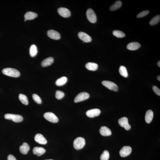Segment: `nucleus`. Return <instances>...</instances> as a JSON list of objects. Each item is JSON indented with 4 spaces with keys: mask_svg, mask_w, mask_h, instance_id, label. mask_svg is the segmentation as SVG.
<instances>
[{
    "mask_svg": "<svg viewBox=\"0 0 160 160\" xmlns=\"http://www.w3.org/2000/svg\"><path fill=\"white\" fill-rule=\"evenodd\" d=\"M100 132L101 135L104 136H110L112 134V132L110 129L106 126L101 127Z\"/></svg>",
    "mask_w": 160,
    "mask_h": 160,
    "instance_id": "obj_17",
    "label": "nucleus"
},
{
    "mask_svg": "<svg viewBox=\"0 0 160 160\" xmlns=\"http://www.w3.org/2000/svg\"><path fill=\"white\" fill-rule=\"evenodd\" d=\"M90 97L89 93L85 92H83L79 94L75 97L74 101L77 103L85 101L88 99Z\"/></svg>",
    "mask_w": 160,
    "mask_h": 160,
    "instance_id": "obj_7",
    "label": "nucleus"
},
{
    "mask_svg": "<svg viewBox=\"0 0 160 160\" xmlns=\"http://www.w3.org/2000/svg\"><path fill=\"white\" fill-rule=\"evenodd\" d=\"M122 5V2L120 1H117L114 4L110 7V9L111 11H115L117 10Z\"/></svg>",
    "mask_w": 160,
    "mask_h": 160,
    "instance_id": "obj_24",
    "label": "nucleus"
},
{
    "mask_svg": "<svg viewBox=\"0 0 160 160\" xmlns=\"http://www.w3.org/2000/svg\"><path fill=\"white\" fill-rule=\"evenodd\" d=\"M7 160H16L15 157L13 155H9L7 157Z\"/></svg>",
    "mask_w": 160,
    "mask_h": 160,
    "instance_id": "obj_35",
    "label": "nucleus"
},
{
    "mask_svg": "<svg viewBox=\"0 0 160 160\" xmlns=\"http://www.w3.org/2000/svg\"><path fill=\"white\" fill-rule=\"evenodd\" d=\"M119 72L121 75L125 77H127L128 76L127 70L126 67L123 66H121L119 69Z\"/></svg>",
    "mask_w": 160,
    "mask_h": 160,
    "instance_id": "obj_25",
    "label": "nucleus"
},
{
    "mask_svg": "<svg viewBox=\"0 0 160 160\" xmlns=\"http://www.w3.org/2000/svg\"><path fill=\"white\" fill-rule=\"evenodd\" d=\"M101 113V110L99 109H94L87 111L86 114L87 116L89 118H93L98 116Z\"/></svg>",
    "mask_w": 160,
    "mask_h": 160,
    "instance_id": "obj_13",
    "label": "nucleus"
},
{
    "mask_svg": "<svg viewBox=\"0 0 160 160\" xmlns=\"http://www.w3.org/2000/svg\"><path fill=\"white\" fill-rule=\"evenodd\" d=\"M53 160L52 159H48V160Z\"/></svg>",
    "mask_w": 160,
    "mask_h": 160,
    "instance_id": "obj_39",
    "label": "nucleus"
},
{
    "mask_svg": "<svg viewBox=\"0 0 160 160\" xmlns=\"http://www.w3.org/2000/svg\"><path fill=\"white\" fill-rule=\"evenodd\" d=\"M160 20V16L159 15H156L150 21L149 24L151 25H154L157 24L159 22Z\"/></svg>",
    "mask_w": 160,
    "mask_h": 160,
    "instance_id": "obj_28",
    "label": "nucleus"
},
{
    "mask_svg": "<svg viewBox=\"0 0 160 160\" xmlns=\"http://www.w3.org/2000/svg\"><path fill=\"white\" fill-rule=\"evenodd\" d=\"M157 65H158V67H160V61H159L158 62Z\"/></svg>",
    "mask_w": 160,
    "mask_h": 160,
    "instance_id": "obj_36",
    "label": "nucleus"
},
{
    "mask_svg": "<svg viewBox=\"0 0 160 160\" xmlns=\"http://www.w3.org/2000/svg\"><path fill=\"white\" fill-rule=\"evenodd\" d=\"M153 88L154 92L156 94L160 96V90L157 87L155 86H154L153 87Z\"/></svg>",
    "mask_w": 160,
    "mask_h": 160,
    "instance_id": "obj_34",
    "label": "nucleus"
},
{
    "mask_svg": "<svg viewBox=\"0 0 160 160\" xmlns=\"http://www.w3.org/2000/svg\"><path fill=\"white\" fill-rule=\"evenodd\" d=\"M85 67L90 71H95L98 68V65L96 63L89 62L86 64Z\"/></svg>",
    "mask_w": 160,
    "mask_h": 160,
    "instance_id": "obj_20",
    "label": "nucleus"
},
{
    "mask_svg": "<svg viewBox=\"0 0 160 160\" xmlns=\"http://www.w3.org/2000/svg\"><path fill=\"white\" fill-rule=\"evenodd\" d=\"M132 151V148L130 146H124L120 150V154L121 157H125L130 155Z\"/></svg>",
    "mask_w": 160,
    "mask_h": 160,
    "instance_id": "obj_10",
    "label": "nucleus"
},
{
    "mask_svg": "<svg viewBox=\"0 0 160 160\" xmlns=\"http://www.w3.org/2000/svg\"><path fill=\"white\" fill-rule=\"evenodd\" d=\"M86 14L87 19L90 22L93 23L96 22L97 20L96 15L92 9L89 8L88 9Z\"/></svg>",
    "mask_w": 160,
    "mask_h": 160,
    "instance_id": "obj_4",
    "label": "nucleus"
},
{
    "mask_svg": "<svg viewBox=\"0 0 160 160\" xmlns=\"http://www.w3.org/2000/svg\"><path fill=\"white\" fill-rule=\"evenodd\" d=\"M26 20H27L26 19H25V20H24V21H26Z\"/></svg>",
    "mask_w": 160,
    "mask_h": 160,
    "instance_id": "obj_38",
    "label": "nucleus"
},
{
    "mask_svg": "<svg viewBox=\"0 0 160 160\" xmlns=\"http://www.w3.org/2000/svg\"><path fill=\"white\" fill-rule=\"evenodd\" d=\"M47 34L49 37L52 39L58 40L60 38V35L59 33L54 30H48Z\"/></svg>",
    "mask_w": 160,
    "mask_h": 160,
    "instance_id": "obj_11",
    "label": "nucleus"
},
{
    "mask_svg": "<svg viewBox=\"0 0 160 160\" xmlns=\"http://www.w3.org/2000/svg\"><path fill=\"white\" fill-rule=\"evenodd\" d=\"M38 16V14L36 13L32 12H28L25 14L24 17L26 20H32Z\"/></svg>",
    "mask_w": 160,
    "mask_h": 160,
    "instance_id": "obj_22",
    "label": "nucleus"
},
{
    "mask_svg": "<svg viewBox=\"0 0 160 160\" xmlns=\"http://www.w3.org/2000/svg\"><path fill=\"white\" fill-rule=\"evenodd\" d=\"M67 81V78L65 77H63L58 79L56 81V84L58 86H62L65 84Z\"/></svg>",
    "mask_w": 160,
    "mask_h": 160,
    "instance_id": "obj_23",
    "label": "nucleus"
},
{
    "mask_svg": "<svg viewBox=\"0 0 160 160\" xmlns=\"http://www.w3.org/2000/svg\"><path fill=\"white\" fill-rule=\"evenodd\" d=\"M78 35L80 39L85 42H90L92 40L91 36L84 32H80Z\"/></svg>",
    "mask_w": 160,
    "mask_h": 160,
    "instance_id": "obj_12",
    "label": "nucleus"
},
{
    "mask_svg": "<svg viewBox=\"0 0 160 160\" xmlns=\"http://www.w3.org/2000/svg\"><path fill=\"white\" fill-rule=\"evenodd\" d=\"M102 83L103 85L110 90L115 91H118V87L116 84L113 82L108 81H103Z\"/></svg>",
    "mask_w": 160,
    "mask_h": 160,
    "instance_id": "obj_5",
    "label": "nucleus"
},
{
    "mask_svg": "<svg viewBox=\"0 0 160 160\" xmlns=\"http://www.w3.org/2000/svg\"><path fill=\"white\" fill-rule=\"evenodd\" d=\"M157 79L159 81H160V75L158 76L157 77Z\"/></svg>",
    "mask_w": 160,
    "mask_h": 160,
    "instance_id": "obj_37",
    "label": "nucleus"
},
{
    "mask_svg": "<svg viewBox=\"0 0 160 160\" xmlns=\"http://www.w3.org/2000/svg\"><path fill=\"white\" fill-rule=\"evenodd\" d=\"M30 149V146L28 144L25 143H23L22 145L20 147V151L21 153L24 155L27 154Z\"/></svg>",
    "mask_w": 160,
    "mask_h": 160,
    "instance_id": "obj_21",
    "label": "nucleus"
},
{
    "mask_svg": "<svg viewBox=\"0 0 160 160\" xmlns=\"http://www.w3.org/2000/svg\"><path fill=\"white\" fill-rule=\"evenodd\" d=\"M33 152L34 155L40 156L45 153L46 150L43 148L37 147L34 148Z\"/></svg>",
    "mask_w": 160,
    "mask_h": 160,
    "instance_id": "obj_16",
    "label": "nucleus"
},
{
    "mask_svg": "<svg viewBox=\"0 0 160 160\" xmlns=\"http://www.w3.org/2000/svg\"><path fill=\"white\" fill-rule=\"evenodd\" d=\"M149 12L148 10L144 11L139 13L137 15V17L139 18L146 16L149 13Z\"/></svg>",
    "mask_w": 160,
    "mask_h": 160,
    "instance_id": "obj_33",
    "label": "nucleus"
},
{
    "mask_svg": "<svg viewBox=\"0 0 160 160\" xmlns=\"http://www.w3.org/2000/svg\"><path fill=\"white\" fill-rule=\"evenodd\" d=\"M32 97L34 100L38 104H40L42 103V100L40 97L38 95L34 94L33 95Z\"/></svg>",
    "mask_w": 160,
    "mask_h": 160,
    "instance_id": "obj_32",
    "label": "nucleus"
},
{
    "mask_svg": "<svg viewBox=\"0 0 160 160\" xmlns=\"http://www.w3.org/2000/svg\"><path fill=\"white\" fill-rule=\"evenodd\" d=\"M54 58L52 57H49L44 60L41 62L42 67H46L51 65L54 62Z\"/></svg>",
    "mask_w": 160,
    "mask_h": 160,
    "instance_id": "obj_19",
    "label": "nucleus"
},
{
    "mask_svg": "<svg viewBox=\"0 0 160 160\" xmlns=\"http://www.w3.org/2000/svg\"><path fill=\"white\" fill-rule=\"evenodd\" d=\"M154 114L153 111L151 110H148L146 113L145 120L147 123H150L153 119Z\"/></svg>",
    "mask_w": 160,
    "mask_h": 160,
    "instance_id": "obj_18",
    "label": "nucleus"
},
{
    "mask_svg": "<svg viewBox=\"0 0 160 160\" xmlns=\"http://www.w3.org/2000/svg\"><path fill=\"white\" fill-rule=\"evenodd\" d=\"M44 116L46 119L50 122L56 123L58 122V117L52 112H46L44 114Z\"/></svg>",
    "mask_w": 160,
    "mask_h": 160,
    "instance_id": "obj_6",
    "label": "nucleus"
},
{
    "mask_svg": "<svg viewBox=\"0 0 160 160\" xmlns=\"http://www.w3.org/2000/svg\"><path fill=\"white\" fill-rule=\"evenodd\" d=\"M19 99L23 104L25 105H28L29 103L28 99L26 95L20 94L19 95Z\"/></svg>",
    "mask_w": 160,
    "mask_h": 160,
    "instance_id": "obj_27",
    "label": "nucleus"
},
{
    "mask_svg": "<svg viewBox=\"0 0 160 160\" xmlns=\"http://www.w3.org/2000/svg\"><path fill=\"white\" fill-rule=\"evenodd\" d=\"M34 140L36 142L41 144H46L47 143V140L43 136L39 134H37L35 136Z\"/></svg>",
    "mask_w": 160,
    "mask_h": 160,
    "instance_id": "obj_14",
    "label": "nucleus"
},
{
    "mask_svg": "<svg viewBox=\"0 0 160 160\" xmlns=\"http://www.w3.org/2000/svg\"><path fill=\"white\" fill-rule=\"evenodd\" d=\"M110 158V154L107 150H105L101 155V160H108Z\"/></svg>",
    "mask_w": 160,
    "mask_h": 160,
    "instance_id": "obj_30",
    "label": "nucleus"
},
{
    "mask_svg": "<svg viewBox=\"0 0 160 160\" xmlns=\"http://www.w3.org/2000/svg\"><path fill=\"white\" fill-rule=\"evenodd\" d=\"M4 117L6 119L12 120L16 122H20L23 120L22 117L18 114H7L5 115Z\"/></svg>",
    "mask_w": 160,
    "mask_h": 160,
    "instance_id": "obj_3",
    "label": "nucleus"
},
{
    "mask_svg": "<svg viewBox=\"0 0 160 160\" xmlns=\"http://www.w3.org/2000/svg\"><path fill=\"white\" fill-rule=\"evenodd\" d=\"M118 123L121 126L124 128L126 130H129L131 128V126L128 123V118L126 117H123L119 119Z\"/></svg>",
    "mask_w": 160,
    "mask_h": 160,
    "instance_id": "obj_8",
    "label": "nucleus"
},
{
    "mask_svg": "<svg viewBox=\"0 0 160 160\" xmlns=\"http://www.w3.org/2000/svg\"><path fill=\"white\" fill-rule=\"evenodd\" d=\"M64 96V93L61 91H56V98L60 100L63 98Z\"/></svg>",
    "mask_w": 160,
    "mask_h": 160,
    "instance_id": "obj_31",
    "label": "nucleus"
},
{
    "mask_svg": "<svg viewBox=\"0 0 160 160\" xmlns=\"http://www.w3.org/2000/svg\"><path fill=\"white\" fill-rule=\"evenodd\" d=\"M2 73L5 75L12 77H18L20 75V72L18 70L11 68L4 69L2 70Z\"/></svg>",
    "mask_w": 160,
    "mask_h": 160,
    "instance_id": "obj_1",
    "label": "nucleus"
},
{
    "mask_svg": "<svg viewBox=\"0 0 160 160\" xmlns=\"http://www.w3.org/2000/svg\"><path fill=\"white\" fill-rule=\"evenodd\" d=\"M38 53V49L37 46L34 45H32L30 47V54L31 57H34Z\"/></svg>",
    "mask_w": 160,
    "mask_h": 160,
    "instance_id": "obj_26",
    "label": "nucleus"
},
{
    "mask_svg": "<svg viewBox=\"0 0 160 160\" xmlns=\"http://www.w3.org/2000/svg\"><path fill=\"white\" fill-rule=\"evenodd\" d=\"M140 47V45L137 42H133L130 43L127 46V48L129 50H137Z\"/></svg>",
    "mask_w": 160,
    "mask_h": 160,
    "instance_id": "obj_15",
    "label": "nucleus"
},
{
    "mask_svg": "<svg viewBox=\"0 0 160 160\" xmlns=\"http://www.w3.org/2000/svg\"><path fill=\"white\" fill-rule=\"evenodd\" d=\"M85 141L84 138L83 137H78L74 140L73 145L74 148L77 150L82 149L85 145Z\"/></svg>",
    "mask_w": 160,
    "mask_h": 160,
    "instance_id": "obj_2",
    "label": "nucleus"
},
{
    "mask_svg": "<svg viewBox=\"0 0 160 160\" xmlns=\"http://www.w3.org/2000/svg\"><path fill=\"white\" fill-rule=\"evenodd\" d=\"M113 34L114 35L118 38H122L126 36L125 34L121 31L118 30L113 31Z\"/></svg>",
    "mask_w": 160,
    "mask_h": 160,
    "instance_id": "obj_29",
    "label": "nucleus"
},
{
    "mask_svg": "<svg viewBox=\"0 0 160 160\" xmlns=\"http://www.w3.org/2000/svg\"><path fill=\"white\" fill-rule=\"evenodd\" d=\"M58 12L60 16L64 17H69L71 15L70 11L64 7H60L58 9Z\"/></svg>",
    "mask_w": 160,
    "mask_h": 160,
    "instance_id": "obj_9",
    "label": "nucleus"
}]
</instances>
